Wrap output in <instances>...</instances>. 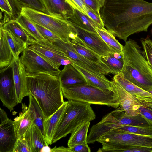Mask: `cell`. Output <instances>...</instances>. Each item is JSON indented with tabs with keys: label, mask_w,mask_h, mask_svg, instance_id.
<instances>
[{
	"label": "cell",
	"mask_w": 152,
	"mask_h": 152,
	"mask_svg": "<svg viewBox=\"0 0 152 152\" xmlns=\"http://www.w3.org/2000/svg\"><path fill=\"white\" fill-rule=\"evenodd\" d=\"M87 11L88 16L94 22L99 25L102 27H104L103 22L101 18L99 17L94 11L88 7Z\"/></svg>",
	"instance_id": "obj_43"
},
{
	"label": "cell",
	"mask_w": 152,
	"mask_h": 152,
	"mask_svg": "<svg viewBox=\"0 0 152 152\" xmlns=\"http://www.w3.org/2000/svg\"><path fill=\"white\" fill-rule=\"evenodd\" d=\"M15 20L34 39L36 40L45 39L34 24L26 16L20 14Z\"/></svg>",
	"instance_id": "obj_33"
},
{
	"label": "cell",
	"mask_w": 152,
	"mask_h": 152,
	"mask_svg": "<svg viewBox=\"0 0 152 152\" xmlns=\"http://www.w3.org/2000/svg\"><path fill=\"white\" fill-rule=\"evenodd\" d=\"M139 112L148 123L150 126H152V110L142 105L139 109Z\"/></svg>",
	"instance_id": "obj_41"
},
{
	"label": "cell",
	"mask_w": 152,
	"mask_h": 152,
	"mask_svg": "<svg viewBox=\"0 0 152 152\" xmlns=\"http://www.w3.org/2000/svg\"><path fill=\"white\" fill-rule=\"evenodd\" d=\"M90 123L89 121L83 123L71 133L67 142L68 147L71 148L79 144L88 145L87 134Z\"/></svg>",
	"instance_id": "obj_28"
},
{
	"label": "cell",
	"mask_w": 152,
	"mask_h": 152,
	"mask_svg": "<svg viewBox=\"0 0 152 152\" xmlns=\"http://www.w3.org/2000/svg\"><path fill=\"white\" fill-rule=\"evenodd\" d=\"M97 142L102 145H122L152 148V136L123 133H107Z\"/></svg>",
	"instance_id": "obj_9"
},
{
	"label": "cell",
	"mask_w": 152,
	"mask_h": 152,
	"mask_svg": "<svg viewBox=\"0 0 152 152\" xmlns=\"http://www.w3.org/2000/svg\"><path fill=\"white\" fill-rule=\"evenodd\" d=\"M0 7L2 12L10 17H13V10L9 0H0Z\"/></svg>",
	"instance_id": "obj_42"
},
{
	"label": "cell",
	"mask_w": 152,
	"mask_h": 152,
	"mask_svg": "<svg viewBox=\"0 0 152 152\" xmlns=\"http://www.w3.org/2000/svg\"><path fill=\"white\" fill-rule=\"evenodd\" d=\"M23 137L28 142L31 152H40L43 146L48 145L44 135L34 122L27 129Z\"/></svg>",
	"instance_id": "obj_19"
},
{
	"label": "cell",
	"mask_w": 152,
	"mask_h": 152,
	"mask_svg": "<svg viewBox=\"0 0 152 152\" xmlns=\"http://www.w3.org/2000/svg\"><path fill=\"white\" fill-rule=\"evenodd\" d=\"M72 8L88 16V7L82 0H65Z\"/></svg>",
	"instance_id": "obj_39"
},
{
	"label": "cell",
	"mask_w": 152,
	"mask_h": 152,
	"mask_svg": "<svg viewBox=\"0 0 152 152\" xmlns=\"http://www.w3.org/2000/svg\"><path fill=\"white\" fill-rule=\"evenodd\" d=\"M26 77L29 94L37 101L45 120L64 102L59 77L45 73H26Z\"/></svg>",
	"instance_id": "obj_2"
},
{
	"label": "cell",
	"mask_w": 152,
	"mask_h": 152,
	"mask_svg": "<svg viewBox=\"0 0 152 152\" xmlns=\"http://www.w3.org/2000/svg\"><path fill=\"white\" fill-rule=\"evenodd\" d=\"M75 26L88 31L97 32L96 27H102L94 22L87 15L73 8L72 12L67 19Z\"/></svg>",
	"instance_id": "obj_24"
},
{
	"label": "cell",
	"mask_w": 152,
	"mask_h": 152,
	"mask_svg": "<svg viewBox=\"0 0 152 152\" xmlns=\"http://www.w3.org/2000/svg\"><path fill=\"white\" fill-rule=\"evenodd\" d=\"M17 139L13 121L9 119L0 124V152H13Z\"/></svg>",
	"instance_id": "obj_16"
},
{
	"label": "cell",
	"mask_w": 152,
	"mask_h": 152,
	"mask_svg": "<svg viewBox=\"0 0 152 152\" xmlns=\"http://www.w3.org/2000/svg\"><path fill=\"white\" fill-rule=\"evenodd\" d=\"M48 14L68 19L72 8L65 0H40Z\"/></svg>",
	"instance_id": "obj_18"
},
{
	"label": "cell",
	"mask_w": 152,
	"mask_h": 152,
	"mask_svg": "<svg viewBox=\"0 0 152 152\" xmlns=\"http://www.w3.org/2000/svg\"><path fill=\"white\" fill-rule=\"evenodd\" d=\"M28 108L34 123L39 128L44 135V116L41 108L34 97L29 94Z\"/></svg>",
	"instance_id": "obj_30"
},
{
	"label": "cell",
	"mask_w": 152,
	"mask_h": 152,
	"mask_svg": "<svg viewBox=\"0 0 152 152\" xmlns=\"http://www.w3.org/2000/svg\"><path fill=\"white\" fill-rule=\"evenodd\" d=\"M101 121L103 122L123 125L150 126L148 123L140 113L135 115H127L121 106L116 108L107 114Z\"/></svg>",
	"instance_id": "obj_12"
},
{
	"label": "cell",
	"mask_w": 152,
	"mask_h": 152,
	"mask_svg": "<svg viewBox=\"0 0 152 152\" xmlns=\"http://www.w3.org/2000/svg\"><path fill=\"white\" fill-rule=\"evenodd\" d=\"M70 148L72 152H90L91 151V149L88 145L82 144H77Z\"/></svg>",
	"instance_id": "obj_44"
},
{
	"label": "cell",
	"mask_w": 152,
	"mask_h": 152,
	"mask_svg": "<svg viewBox=\"0 0 152 152\" xmlns=\"http://www.w3.org/2000/svg\"><path fill=\"white\" fill-rule=\"evenodd\" d=\"M0 124L7 121L9 118L6 112L2 109L0 108Z\"/></svg>",
	"instance_id": "obj_46"
},
{
	"label": "cell",
	"mask_w": 152,
	"mask_h": 152,
	"mask_svg": "<svg viewBox=\"0 0 152 152\" xmlns=\"http://www.w3.org/2000/svg\"><path fill=\"white\" fill-rule=\"evenodd\" d=\"M51 149L48 145H45L42 148L40 152H51Z\"/></svg>",
	"instance_id": "obj_48"
},
{
	"label": "cell",
	"mask_w": 152,
	"mask_h": 152,
	"mask_svg": "<svg viewBox=\"0 0 152 152\" xmlns=\"http://www.w3.org/2000/svg\"><path fill=\"white\" fill-rule=\"evenodd\" d=\"M33 23L45 39L49 40L61 39L59 37L47 28L38 24Z\"/></svg>",
	"instance_id": "obj_40"
},
{
	"label": "cell",
	"mask_w": 152,
	"mask_h": 152,
	"mask_svg": "<svg viewBox=\"0 0 152 152\" xmlns=\"http://www.w3.org/2000/svg\"><path fill=\"white\" fill-rule=\"evenodd\" d=\"M0 28L10 31L16 37L26 44L27 46L29 40L33 39L15 19L10 20Z\"/></svg>",
	"instance_id": "obj_31"
},
{
	"label": "cell",
	"mask_w": 152,
	"mask_h": 152,
	"mask_svg": "<svg viewBox=\"0 0 152 152\" xmlns=\"http://www.w3.org/2000/svg\"><path fill=\"white\" fill-rule=\"evenodd\" d=\"M142 105L148 107L152 110V102H146L145 101L140 102Z\"/></svg>",
	"instance_id": "obj_47"
},
{
	"label": "cell",
	"mask_w": 152,
	"mask_h": 152,
	"mask_svg": "<svg viewBox=\"0 0 152 152\" xmlns=\"http://www.w3.org/2000/svg\"><path fill=\"white\" fill-rule=\"evenodd\" d=\"M12 66L18 102L21 103L24 97L29 95L27 85L26 72L20 58L14 59Z\"/></svg>",
	"instance_id": "obj_15"
},
{
	"label": "cell",
	"mask_w": 152,
	"mask_h": 152,
	"mask_svg": "<svg viewBox=\"0 0 152 152\" xmlns=\"http://www.w3.org/2000/svg\"><path fill=\"white\" fill-rule=\"evenodd\" d=\"M111 88L115 91L118 97L120 105L128 115L139 114V109L142 106L139 101L114 80L110 81Z\"/></svg>",
	"instance_id": "obj_13"
},
{
	"label": "cell",
	"mask_w": 152,
	"mask_h": 152,
	"mask_svg": "<svg viewBox=\"0 0 152 152\" xmlns=\"http://www.w3.org/2000/svg\"><path fill=\"white\" fill-rule=\"evenodd\" d=\"M21 14L33 23L49 29L65 42H68L77 34L75 26L68 20L46 14L26 7H23Z\"/></svg>",
	"instance_id": "obj_6"
},
{
	"label": "cell",
	"mask_w": 152,
	"mask_h": 152,
	"mask_svg": "<svg viewBox=\"0 0 152 152\" xmlns=\"http://www.w3.org/2000/svg\"><path fill=\"white\" fill-rule=\"evenodd\" d=\"M4 29L14 59H17L19 58V55L20 53L27 47V45L10 31Z\"/></svg>",
	"instance_id": "obj_32"
},
{
	"label": "cell",
	"mask_w": 152,
	"mask_h": 152,
	"mask_svg": "<svg viewBox=\"0 0 152 152\" xmlns=\"http://www.w3.org/2000/svg\"><path fill=\"white\" fill-rule=\"evenodd\" d=\"M12 64L0 69V99L3 105L12 111L18 104Z\"/></svg>",
	"instance_id": "obj_11"
},
{
	"label": "cell",
	"mask_w": 152,
	"mask_h": 152,
	"mask_svg": "<svg viewBox=\"0 0 152 152\" xmlns=\"http://www.w3.org/2000/svg\"><path fill=\"white\" fill-rule=\"evenodd\" d=\"M27 47L58 68L61 65L72 63L70 58L63 51L48 40L31 39L27 44Z\"/></svg>",
	"instance_id": "obj_7"
},
{
	"label": "cell",
	"mask_w": 152,
	"mask_h": 152,
	"mask_svg": "<svg viewBox=\"0 0 152 152\" xmlns=\"http://www.w3.org/2000/svg\"><path fill=\"white\" fill-rule=\"evenodd\" d=\"M75 26L77 37L98 55H104L111 53L108 46L97 32L88 31Z\"/></svg>",
	"instance_id": "obj_14"
},
{
	"label": "cell",
	"mask_w": 152,
	"mask_h": 152,
	"mask_svg": "<svg viewBox=\"0 0 152 152\" xmlns=\"http://www.w3.org/2000/svg\"><path fill=\"white\" fill-rule=\"evenodd\" d=\"M100 59L111 70L113 74L121 72L123 65V60L117 59L111 53L108 55L100 56Z\"/></svg>",
	"instance_id": "obj_34"
},
{
	"label": "cell",
	"mask_w": 152,
	"mask_h": 152,
	"mask_svg": "<svg viewBox=\"0 0 152 152\" xmlns=\"http://www.w3.org/2000/svg\"><path fill=\"white\" fill-rule=\"evenodd\" d=\"M23 7H26L42 12H48L40 0H17Z\"/></svg>",
	"instance_id": "obj_36"
},
{
	"label": "cell",
	"mask_w": 152,
	"mask_h": 152,
	"mask_svg": "<svg viewBox=\"0 0 152 152\" xmlns=\"http://www.w3.org/2000/svg\"><path fill=\"white\" fill-rule=\"evenodd\" d=\"M72 152L70 147H65L63 146L56 147V145L51 149V152Z\"/></svg>",
	"instance_id": "obj_45"
},
{
	"label": "cell",
	"mask_w": 152,
	"mask_h": 152,
	"mask_svg": "<svg viewBox=\"0 0 152 152\" xmlns=\"http://www.w3.org/2000/svg\"><path fill=\"white\" fill-rule=\"evenodd\" d=\"M123 65L119 73L125 79L148 91L152 90V66L147 61L141 47L130 38L123 50Z\"/></svg>",
	"instance_id": "obj_3"
},
{
	"label": "cell",
	"mask_w": 152,
	"mask_h": 152,
	"mask_svg": "<svg viewBox=\"0 0 152 152\" xmlns=\"http://www.w3.org/2000/svg\"><path fill=\"white\" fill-rule=\"evenodd\" d=\"M14 59L12 51L6 37L4 30L2 28H0V69L10 65Z\"/></svg>",
	"instance_id": "obj_27"
},
{
	"label": "cell",
	"mask_w": 152,
	"mask_h": 152,
	"mask_svg": "<svg viewBox=\"0 0 152 152\" xmlns=\"http://www.w3.org/2000/svg\"><path fill=\"white\" fill-rule=\"evenodd\" d=\"M95 29L108 46L111 53H118L123 55L124 46L116 39L115 36L104 27H96Z\"/></svg>",
	"instance_id": "obj_29"
},
{
	"label": "cell",
	"mask_w": 152,
	"mask_h": 152,
	"mask_svg": "<svg viewBox=\"0 0 152 152\" xmlns=\"http://www.w3.org/2000/svg\"><path fill=\"white\" fill-rule=\"evenodd\" d=\"M49 40L63 51L70 58L72 63L99 75H104L110 74L100 65L91 61L77 52L72 47L71 41L65 42L61 39Z\"/></svg>",
	"instance_id": "obj_10"
},
{
	"label": "cell",
	"mask_w": 152,
	"mask_h": 152,
	"mask_svg": "<svg viewBox=\"0 0 152 152\" xmlns=\"http://www.w3.org/2000/svg\"><path fill=\"white\" fill-rule=\"evenodd\" d=\"M85 4L92 10L99 17L101 18L100 10L105 0H82Z\"/></svg>",
	"instance_id": "obj_37"
},
{
	"label": "cell",
	"mask_w": 152,
	"mask_h": 152,
	"mask_svg": "<svg viewBox=\"0 0 152 152\" xmlns=\"http://www.w3.org/2000/svg\"><path fill=\"white\" fill-rule=\"evenodd\" d=\"M91 104L68 101L65 111L53 136L52 143L71 133L83 123L95 119Z\"/></svg>",
	"instance_id": "obj_5"
},
{
	"label": "cell",
	"mask_w": 152,
	"mask_h": 152,
	"mask_svg": "<svg viewBox=\"0 0 152 152\" xmlns=\"http://www.w3.org/2000/svg\"><path fill=\"white\" fill-rule=\"evenodd\" d=\"M59 77L61 87L85 85L87 82L82 74L72 64L64 66Z\"/></svg>",
	"instance_id": "obj_17"
},
{
	"label": "cell",
	"mask_w": 152,
	"mask_h": 152,
	"mask_svg": "<svg viewBox=\"0 0 152 152\" xmlns=\"http://www.w3.org/2000/svg\"><path fill=\"white\" fill-rule=\"evenodd\" d=\"M85 78L87 84L100 88L111 90L110 81L104 75H100L88 71L77 65L71 64Z\"/></svg>",
	"instance_id": "obj_25"
},
{
	"label": "cell",
	"mask_w": 152,
	"mask_h": 152,
	"mask_svg": "<svg viewBox=\"0 0 152 152\" xmlns=\"http://www.w3.org/2000/svg\"><path fill=\"white\" fill-rule=\"evenodd\" d=\"M143 54L148 63L152 66V41L149 37L140 39Z\"/></svg>",
	"instance_id": "obj_35"
},
{
	"label": "cell",
	"mask_w": 152,
	"mask_h": 152,
	"mask_svg": "<svg viewBox=\"0 0 152 152\" xmlns=\"http://www.w3.org/2000/svg\"></svg>",
	"instance_id": "obj_50"
},
{
	"label": "cell",
	"mask_w": 152,
	"mask_h": 152,
	"mask_svg": "<svg viewBox=\"0 0 152 152\" xmlns=\"http://www.w3.org/2000/svg\"><path fill=\"white\" fill-rule=\"evenodd\" d=\"M113 80L128 92L137 98L140 102L144 101H152V94L124 79L120 74L115 75Z\"/></svg>",
	"instance_id": "obj_22"
},
{
	"label": "cell",
	"mask_w": 152,
	"mask_h": 152,
	"mask_svg": "<svg viewBox=\"0 0 152 152\" xmlns=\"http://www.w3.org/2000/svg\"><path fill=\"white\" fill-rule=\"evenodd\" d=\"M67 103L68 101L64 102L55 113L44 122V135L48 145L52 144L53 136L66 109Z\"/></svg>",
	"instance_id": "obj_20"
},
{
	"label": "cell",
	"mask_w": 152,
	"mask_h": 152,
	"mask_svg": "<svg viewBox=\"0 0 152 152\" xmlns=\"http://www.w3.org/2000/svg\"><path fill=\"white\" fill-rule=\"evenodd\" d=\"M100 13L107 29L125 42L152 25V2L145 0H105Z\"/></svg>",
	"instance_id": "obj_1"
},
{
	"label": "cell",
	"mask_w": 152,
	"mask_h": 152,
	"mask_svg": "<svg viewBox=\"0 0 152 152\" xmlns=\"http://www.w3.org/2000/svg\"><path fill=\"white\" fill-rule=\"evenodd\" d=\"M148 92L150 93L151 94H152V90H150L149 91H148Z\"/></svg>",
	"instance_id": "obj_49"
},
{
	"label": "cell",
	"mask_w": 152,
	"mask_h": 152,
	"mask_svg": "<svg viewBox=\"0 0 152 152\" xmlns=\"http://www.w3.org/2000/svg\"><path fill=\"white\" fill-rule=\"evenodd\" d=\"M27 73H45L58 76L61 70L53 66L36 52L27 47L20 58Z\"/></svg>",
	"instance_id": "obj_8"
},
{
	"label": "cell",
	"mask_w": 152,
	"mask_h": 152,
	"mask_svg": "<svg viewBox=\"0 0 152 152\" xmlns=\"http://www.w3.org/2000/svg\"><path fill=\"white\" fill-rule=\"evenodd\" d=\"M72 45L79 54L93 62L97 63L108 71L110 74L113 73L109 68L100 59L98 55L80 39L77 34L75 38L71 40Z\"/></svg>",
	"instance_id": "obj_21"
},
{
	"label": "cell",
	"mask_w": 152,
	"mask_h": 152,
	"mask_svg": "<svg viewBox=\"0 0 152 152\" xmlns=\"http://www.w3.org/2000/svg\"><path fill=\"white\" fill-rule=\"evenodd\" d=\"M107 133H123L152 136V126H134L110 123Z\"/></svg>",
	"instance_id": "obj_26"
},
{
	"label": "cell",
	"mask_w": 152,
	"mask_h": 152,
	"mask_svg": "<svg viewBox=\"0 0 152 152\" xmlns=\"http://www.w3.org/2000/svg\"><path fill=\"white\" fill-rule=\"evenodd\" d=\"M63 96L68 100L116 108L120 105L116 91L88 85L61 87Z\"/></svg>",
	"instance_id": "obj_4"
},
{
	"label": "cell",
	"mask_w": 152,
	"mask_h": 152,
	"mask_svg": "<svg viewBox=\"0 0 152 152\" xmlns=\"http://www.w3.org/2000/svg\"><path fill=\"white\" fill-rule=\"evenodd\" d=\"M13 152H31V151L27 141L23 137L17 139Z\"/></svg>",
	"instance_id": "obj_38"
},
{
	"label": "cell",
	"mask_w": 152,
	"mask_h": 152,
	"mask_svg": "<svg viewBox=\"0 0 152 152\" xmlns=\"http://www.w3.org/2000/svg\"><path fill=\"white\" fill-rule=\"evenodd\" d=\"M34 122L28 107L22 104V111L19 115L14 119L13 123L16 135L18 138L23 137L27 129Z\"/></svg>",
	"instance_id": "obj_23"
}]
</instances>
